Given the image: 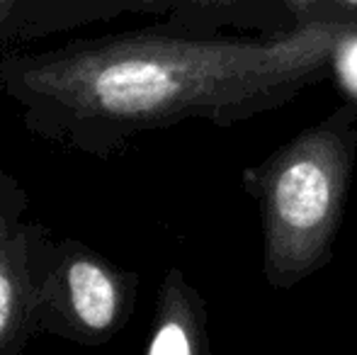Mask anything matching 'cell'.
Listing matches in <instances>:
<instances>
[{"label":"cell","instance_id":"6da1fadb","mask_svg":"<svg viewBox=\"0 0 357 355\" xmlns=\"http://www.w3.org/2000/svg\"><path fill=\"white\" fill-rule=\"evenodd\" d=\"M355 24L319 20L273 42L129 34L0 63L27 122L68 146L102 151L188 117H224L319 76Z\"/></svg>","mask_w":357,"mask_h":355},{"label":"cell","instance_id":"7a4b0ae2","mask_svg":"<svg viewBox=\"0 0 357 355\" xmlns=\"http://www.w3.org/2000/svg\"><path fill=\"white\" fill-rule=\"evenodd\" d=\"M350 132L326 122L296 137L263 173L268 275L275 285L299 282L328 253L350 176Z\"/></svg>","mask_w":357,"mask_h":355},{"label":"cell","instance_id":"3957f363","mask_svg":"<svg viewBox=\"0 0 357 355\" xmlns=\"http://www.w3.org/2000/svg\"><path fill=\"white\" fill-rule=\"evenodd\" d=\"M137 280L75 241H63L34 261L37 328L75 343L112 338L134 307Z\"/></svg>","mask_w":357,"mask_h":355},{"label":"cell","instance_id":"277c9868","mask_svg":"<svg viewBox=\"0 0 357 355\" xmlns=\"http://www.w3.org/2000/svg\"><path fill=\"white\" fill-rule=\"evenodd\" d=\"M34 328V241L0 214V355H13Z\"/></svg>","mask_w":357,"mask_h":355},{"label":"cell","instance_id":"5b68a950","mask_svg":"<svg viewBox=\"0 0 357 355\" xmlns=\"http://www.w3.org/2000/svg\"><path fill=\"white\" fill-rule=\"evenodd\" d=\"M146 355H207L202 302L180 270L163 280Z\"/></svg>","mask_w":357,"mask_h":355},{"label":"cell","instance_id":"8992f818","mask_svg":"<svg viewBox=\"0 0 357 355\" xmlns=\"http://www.w3.org/2000/svg\"><path fill=\"white\" fill-rule=\"evenodd\" d=\"M333 61L338 66V73L345 86H348V90L357 95V27L340 42Z\"/></svg>","mask_w":357,"mask_h":355},{"label":"cell","instance_id":"52a82bcc","mask_svg":"<svg viewBox=\"0 0 357 355\" xmlns=\"http://www.w3.org/2000/svg\"><path fill=\"white\" fill-rule=\"evenodd\" d=\"M321 3H328V0H287V5H289L291 10H296V13H304V10H311L316 8V5ZM335 3V0H333Z\"/></svg>","mask_w":357,"mask_h":355},{"label":"cell","instance_id":"ba28073f","mask_svg":"<svg viewBox=\"0 0 357 355\" xmlns=\"http://www.w3.org/2000/svg\"><path fill=\"white\" fill-rule=\"evenodd\" d=\"M15 3H17V0H0V24L5 22V17H8L10 13H13Z\"/></svg>","mask_w":357,"mask_h":355},{"label":"cell","instance_id":"9c48e42d","mask_svg":"<svg viewBox=\"0 0 357 355\" xmlns=\"http://www.w3.org/2000/svg\"><path fill=\"white\" fill-rule=\"evenodd\" d=\"M335 3L345 5V8H353V10H357V0H335Z\"/></svg>","mask_w":357,"mask_h":355}]
</instances>
